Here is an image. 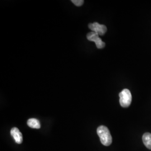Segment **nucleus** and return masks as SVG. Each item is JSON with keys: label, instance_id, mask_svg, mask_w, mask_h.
Listing matches in <instances>:
<instances>
[{"label": "nucleus", "instance_id": "obj_1", "mask_svg": "<svg viewBox=\"0 0 151 151\" xmlns=\"http://www.w3.org/2000/svg\"><path fill=\"white\" fill-rule=\"evenodd\" d=\"M97 133L101 143L105 146H110L112 143V137L108 128L105 126L101 125L98 127Z\"/></svg>", "mask_w": 151, "mask_h": 151}, {"label": "nucleus", "instance_id": "obj_7", "mask_svg": "<svg viewBox=\"0 0 151 151\" xmlns=\"http://www.w3.org/2000/svg\"><path fill=\"white\" fill-rule=\"evenodd\" d=\"M27 125L34 129H39L40 128V123L38 119L35 118L29 119L27 122Z\"/></svg>", "mask_w": 151, "mask_h": 151}, {"label": "nucleus", "instance_id": "obj_3", "mask_svg": "<svg viewBox=\"0 0 151 151\" xmlns=\"http://www.w3.org/2000/svg\"><path fill=\"white\" fill-rule=\"evenodd\" d=\"M87 38L88 40L91 42H94L98 49L103 48L105 46V43L102 41L101 38L99 37V34H97L96 32H88L87 34Z\"/></svg>", "mask_w": 151, "mask_h": 151}, {"label": "nucleus", "instance_id": "obj_5", "mask_svg": "<svg viewBox=\"0 0 151 151\" xmlns=\"http://www.w3.org/2000/svg\"><path fill=\"white\" fill-rule=\"evenodd\" d=\"M10 133H11V135L13 137L16 143L18 144L22 143L23 140L22 135L18 128H17L16 127L12 128L10 131Z\"/></svg>", "mask_w": 151, "mask_h": 151}, {"label": "nucleus", "instance_id": "obj_6", "mask_svg": "<svg viewBox=\"0 0 151 151\" xmlns=\"http://www.w3.org/2000/svg\"><path fill=\"white\" fill-rule=\"evenodd\" d=\"M142 140L145 146L149 150H151V134L150 133H145L142 137Z\"/></svg>", "mask_w": 151, "mask_h": 151}, {"label": "nucleus", "instance_id": "obj_4", "mask_svg": "<svg viewBox=\"0 0 151 151\" xmlns=\"http://www.w3.org/2000/svg\"><path fill=\"white\" fill-rule=\"evenodd\" d=\"M88 27L91 30L92 32L97 33L99 35H104L107 31V27L105 25L100 24L96 22L90 24Z\"/></svg>", "mask_w": 151, "mask_h": 151}, {"label": "nucleus", "instance_id": "obj_2", "mask_svg": "<svg viewBox=\"0 0 151 151\" xmlns=\"http://www.w3.org/2000/svg\"><path fill=\"white\" fill-rule=\"evenodd\" d=\"M120 104L123 108L129 107L132 103V96L131 92L128 89H124L119 93Z\"/></svg>", "mask_w": 151, "mask_h": 151}, {"label": "nucleus", "instance_id": "obj_8", "mask_svg": "<svg viewBox=\"0 0 151 151\" xmlns=\"http://www.w3.org/2000/svg\"><path fill=\"white\" fill-rule=\"evenodd\" d=\"M72 2L77 6H81L83 4L84 1H82V0H72Z\"/></svg>", "mask_w": 151, "mask_h": 151}]
</instances>
